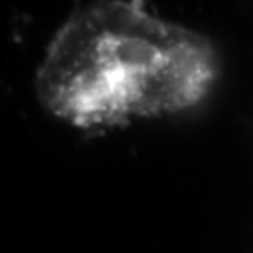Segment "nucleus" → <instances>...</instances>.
Returning a JSON list of instances; mask_svg holds the SVG:
<instances>
[{
  "label": "nucleus",
  "instance_id": "nucleus-1",
  "mask_svg": "<svg viewBox=\"0 0 253 253\" xmlns=\"http://www.w3.org/2000/svg\"><path fill=\"white\" fill-rule=\"evenodd\" d=\"M219 68L201 35L135 2L78 10L40 64L37 94L53 117L99 130L168 117L201 104Z\"/></svg>",
  "mask_w": 253,
  "mask_h": 253
}]
</instances>
